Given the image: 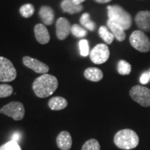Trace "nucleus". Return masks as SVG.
<instances>
[{
  "label": "nucleus",
  "mask_w": 150,
  "mask_h": 150,
  "mask_svg": "<svg viewBox=\"0 0 150 150\" xmlns=\"http://www.w3.org/2000/svg\"><path fill=\"white\" fill-rule=\"evenodd\" d=\"M22 61L26 67H29L39 74H47L50 70L48 65H47L45 63L38 61V59L29 57V56H24L22 59Z\"/></svg>",
  "instance_id": "obj_9"
},
{
  "label": "nucleus",
  "mask_w": 150,
  "mask_h": 150,
  "mask_svg": "<svg viewBox=\"0 0 150 150\" xmlns=\"http://www.w3.org/2000/svg\"><path fill=\"white\" fill-rule=\"evenodd\" d=\"M129 41L131 46L138 52L145 53L150 51V39L142 31L136 30L133 31Z\"/></svg>",
  "instance_id": "obj_4"
},
{
  "label": "nucleus",
  "mask_w": 150,
  "mask_h": 150,
  "mask_svg": "<svg viewBox=\"0 0 150 150\" xmlns=\"http://www.w3.org/2000/svg\"><path fill=\"white\" fill-rule=\"evenodd\" d=\"M61 7L63 12L71 15L77 13L83 10V7L81 4L77 5L73 2V0H63L61 4Z\"/></svg>",
  "instance_id": "obj_15"
},
{
  "label": "nucleus",
  "mask_w": 150,
  "mask_h": 150,
  "mask_svg": "<svg viewBox=\"0 0 150 150\" xmlns=\"http://www.w3.org/2000/svg\"><path fill=\"white\" fill-rule=\"evenodd\" d=\"M35 36L38 42L45 45L50 42V35L47 29L42 24H38L34 27Z\"/></svg>",
  "instance_id": "obj_13"
},
{
  "label": "nucleus",
  "mask_w": 150,
  "mask_h": 150,
  "mask_svg": "<svg viewBox=\"0 0 150 150\" xmlns=\"http://www.w3.org/2000/svg\"><path fill=\"white\" fill-rule=\"evenodd\" d=\"M35 8L34 6L31 4H26L22 6L20 8V13L24 18H29L31 17L34 13Z\"/></svg>",
  "instance_id": "obj_22"
},
{
  "label": "nucleus",
  "mask_w": 150,
  "mask_h": 150,
  "mask_svg": "<svg viewBox=\"0 0 150 150\" xmlns=\"http://www.w3.org/2000/svg\"><path fill=\"white\" fill-rule=\"evenodd\" d=\"M20 138H21V135H20V133L16 132L11 136V140H14V141L18 142L19 140H20Z\"/></svg>",
  "instance_id": "obj_29"
},
{
  "label": "nucleus",
  "mask_w": 150,
  "mask_h": 150,
  "mask_svg": "<svg viewBox=\"0 0 150 150\" xmlns=\"http://www.w3.org/2000/svg\"><path fill=\"white\" fill-rule=\"evenodd\" d=\"M148 72H149V76H150V68H149V70H148Z\"/></svg>",
  "instance_id": "obj_32"
},
{
  "label": "nucleus",
  "mask_w": 150,
  "mask_h": 150,
  "mask_svg": "<svg viewBox=\"0 0 150 150\" xmlns=\"http://www.w3.org/2000/svg\"><path fill=\"white\" fill-rule=\"evenodd\" d=\"M100 149L101 147L98 140L95 138H91L83 144L81 150H100Z\"/></svg>",
  "instance_id": "obj_23"
},
{
  "label": "nucleus",
  "mask_w": 150,
  "mask_h": 150,
  "mask_svg": "<svg viewBox=\"0 0 150 150\" xmlns=\"http://www.w3.org/2000/svg\"><path fill=\"white\" fill-rule=\"evenodd\" d=\"M67 101L62 97H54L48 102V106L53 110H61L67 106Z\"/></svg>",
  "instance_id": "obj_18"
},
{
  "label": "nucleus",
  "mask_w": 150,
  "mask_h": 150,
  "mask_svg": "<svg viewBox=\"0 0 150 150\" xmlns=\"http://www.w3.org/2000/svg\"><path fill=\"white\" fill-rule=\"evenodd\" d=\"M80 23L86 29L91 31H93L96 28V24L92 21L89 13H83L80 18Z\"/></svg>",
  "instance_id": "obj_20"
},
{
  "label": "nucleus",
  "mask_w": 150,
  "mask_h": 150,
  "mask_svg": "<svg viewBox=\"0 0 150 150\" xmlns=\"http://www.w3.org/2000/svg\"><path fill=\"white\" fill-rule=\"evenodd\" d=\"M13 93V88L8 84H0V98L11 96Z\"/></svg>",
  "instance_id": "obj_25"
},
{
  "label": "nucleus",
  "mask_w": 150,
  "mask_h": 150,
  "mask_svg": "<svg viewBox=\"0 0 150 150\" xmlns=\"http://www.w3.org/2000/svg\"><path fill=\"white\" fill-rule=\"evenodd\" d=\"M56 145L61 150H70L72 145V136L67 131H63L56 138Z\"/></svg>",
  "instance_id": "obj_12"
},
{
  "label": "nucleus",
  "mask_w": 150,
  "mask_h": 150,
  "mask_svg": "<svg viewBox=\"0 0 150 150\" xmlns=\"http://www.w3.org/2000/svg\"><path fill=\"white\" fill-rule=\"evenodd\" d=\"M39 16L43 23L46 25H52L54 20L53 9L48 6H42L39 11Z\"/></svg>",
  "instance_id": "obj_14"
},
{
  "label": "nucleus",
  "mask_w": 150,
  "mask_h": 150,
  "mask_svg": "<svg viewBox=\"0 0 150 150\" xmlns=\"http://www.w3.org/2000/svg\"><path fill=\"white\" fill-rule=\"evenodd\" d=\"M0 113L12 117L14 120H22L25 115V109L22 103L11 102L0 108Z\"/></svg>",
  "instance_id": "obj_6"
},
{
  "label": "nucleus",
  "mask_w": 150,
  "mask_h": 150,
  "mask_svg": "<svg viewBox=\"0 0 150 150\" xmlns=\"http://www.w3.org/2000/svg\"><path fill=\"white\" fill-rule=\"evenodd\" d=\"M129 95L133 100L143 107L150 106V89L142 86H135L131 88Z\"/></svg>",
  "instance_id": "obj_5"
},
{
  "label": "nucleus",
  "mask_w": 150,
  "mask_h": 150,
  "mask_svg": "<svg viewBox=\"0 0 150 150\" xmlns=\"http://www.w3.org/2000/svg\"><path fill=\"white\" fill-rule=\"evenodd\" d=\"M0 150H22V149L18 142L10 140L1 145L0 147Z\"/></svg>",
  "instance_id": "obj_26"
},
{
  "label": "nucleus",
  "mask_w": 150,
  "mask_h": 150,
  "mask_svg": "<svg viewBox=\"0 0 150 150\" xmlns=\"http://www.w3.org/2000/svg\"><path fill=\"white\" fill-rule=\"evenodd\" d=\"M17 71L10 60L0 56V81L11 82L16 79Z\"/></svg>",
  "instance_id": "obj_7"
},
{
  "label": "nucleus",
  "mask_w": 150,
  "mask_h": 150,
  "mask_svg": "<svg viewBox=\"0 0 150 150\" xmlns=\"http://www.w3.org/2000/svg\"><path fill=\"white\" fill-rule=\"evenodd\" d=\"M97 3L99 4H106V3H108L110 2L111 0H95Z\"/></svg>",
  "instance_id": "obj_30"
},
{
  "label": "nucleus",
  "mask_w": 150,
  "mask_h": 150,
  "mask_svg": "<svg viewBox=\"0 0 150 150\" xmlns=\"http://www.w3.org/2000/svg\"><path fill=\"white\" fill-rule=\"evenodd\" d=\"M56 35L59 40H65L71 32V25L70 22L65 18H60L56 23Z\"/></svg>",
  "instance_id": "obj_10"
},
{
  "label": "nucleus",
  "mask_w": 150,
  "mask_h": 150,
  "mask_svg": "<svg viewBox=\"0 0 150 150\" xmlns=\"http://www.w3.org/2000/svg\"><path fill=\"white\" fill-rule=\"evenodd\" d=\"M71 33L76 38H83L87 35V31L79 24H73L71 27Z\"/></svg>",
  "instance_id": "obj_24"
},
{
  "label": "nucleus",
  "mask_w": 150,
  "mask_h": 150,
  "mask_svg": "<svg viewBox=\"0 0 150 150\" xmlns=\"http://www.w3.org/2000/svg\"><path fill=\"white\" fill-rule=\"evenodd\" d=\"M117 72L121 75H128L131 72V65L125 60H120L118 61L117 65Z\"/></svg>",
  "instance_id": "obj_21"
},
{
  "label": "nucleus",
  "mask_w": 150,
  "mask_h": 150,
  "mask_svg": "<svg viewBox=\"0 0 150 150\" xmlns=\"http://www.w3.org/2000/svg\"><path fill=\"white\" fill-rule=\"evenodd\" d=\"M114 143L121 149H133L139 144V137L132 129H122L115 134Z\"/></svg>",
  "instance_id": "obj_2"
},
{
  "label": "nucleus",
  "mask_w": 150,
  "mask_h": 150,
  "mask_svg": "<svg viewBox=\"0 0 150 150\" xmlns=\"http://www.w3.org/2000/svg\"><path fill=\"white\" fill-rule=\"evenodd\" d=\"M98 33L101 38L108 45L111 44L114 38H115L113 34L110 31H108V28L105 27V26H101L99 27Z\"/></svg>",
  "instance_id": "obj_19"
},
{
  "label": "nucleus",
  "mask_w": 150,
  "mask_h": 150,
  "mask_svg": "<svg viewBox=\"0 0 150 150\" xmlns=\"http://www.w3.org/2000/svg\"><path fill=\"white\" fill-rule=\"evenodd\" d=\"M84 1H86V0H73V2H74L75 4L80 5L81 4L82 2H83Z\"/></svg>",
  "instance_id": "obj_31"
},
{
  "label": "nucleus",
  "mask_w": 150,
  "mask_h": 150,
  "mask_svg": "<svg viewBox=\"0 0 150 150\" xmlns=\"http://www.w3.org/2000/svg\"><path fill=\"white\" fill-rule=\"evenodd\" d=\"M84 76L91 81L98 82L102 79L103 72L97 67H88L84 72Z\"/></svg>",
  "instance_id": "obj_17"
},
{
  "label": "nucleus",
  "mask_w": 150,
  "mask_h": 150,
  "mask_svg": "<svg viewBox=\"0 0 150 150\" xmlns=\"http://www.w3.org/2000/svg\"><path fill=\"white\" fill-rule=\"evenodd\" d=\"M110 56V50L108 46L104 43L97 45L90 53V57L94 63L102 64L108 61Z\"/></svg>",
  "instance_id": "obj_8"
},
{
  "label": "nucleus",
  "mask_w": 150,
  "mask_h": 150,
  "mask_svg": "<svg viewBox=\"0 0 150 150\" xmlns=\"http://www.w3.org/2000/svg\"><path fill=\"white\" fill-rule=\"evenodd\" d=\"M59 86L56 76L49 74H44L36 78L32 85L35 95L40 98H46L52 95Z\"/></svg>",
  "instance_id": "obj_1"
},
{
  "label": "nucleus",
  "mask_w": 150,
  "mask_h": 150,
  "mask_svg": "<svg viewBox=\"0 0 150 150\" xmlns=\"http://www.w3.org/2000/svg\"><path fill=\"white\" fill-rule=\"evenodd\" d=\"M80 53L82 56H87L89 54L88 41L86 39H82L79 42Z\"/></svg>",
  "instance_id": "obj_27"
},
{
  "label": "nucleus",
  "mask_w": 150,
  "mask_h": 150,
  "mask_svg": "<svg viewBox=\"0 0 150 150\" xmlns=\"http://www.w3.org/2000/svg\"><path fill=\"white\" fill-rule=\"evenodd\" d=\"M137 27L143 32L150 31V11H141L135 17Z\"/></svg>",
  "instance_id": "obj_11"
},
{
  "label": "nucleus",
  "mask_w": 150,
  "mask_h": 150,
  "mask_svg": "<svg viewBox=\"0 0 150 150\" xmlns=\"http://www.w3.org/2000/svg\"><path fill=\"white\" fill-rule=\"evenodd\" d=\"M108 20L120 26L124 30H127L132 24V17L119 5L108 6Z\"/></svg>",
  "instance_id": "obj_3"
},
{
  "label": "nucleus",
  "mask_w": 150,
  "mask_h": 150,
  "mask_svg": "<svg viewBox=\"0 0 150 150\" xmlns=\"http://www.w3.org/2000/svg\"><path fill=\"white\" fill-rule=\"evenodd\" d=\"M149 81H150V76H149V72H148V71L142 73L140 77V83L145 85V84H147L149 83Z\"/></svg>",
  "instance_id": "obj_28"
},
{
  "label": "nucleus",
  "mask_w": 150,
  "mask_h": 150,
  "mask_svg": "<svg viewBox=\"0 0 150 150\" xmlns=\"http://www.w3.org/2000/svg\"><path fill=\"white\" fill-rule=\"evenodd\" d=\"M107 26L110 29V32L113 34L115 38H116V40L120 41V42L125 40V38H126V34H125V30L120 26L117 25V24L114 23L110 20L107 21Z\"/></svg>",
  "instance_id": "obj_16"
}]
</instances>
